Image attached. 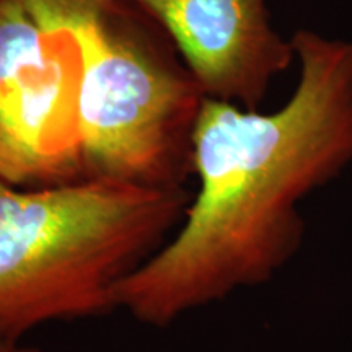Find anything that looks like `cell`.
Instances as JSON below:
<instances>
[{
  "label": "cell",
  "mask_w": 352,
  "mask_h": 352,
  "mask_svg": "<svg viewBox=\"0 0 352 352\" xmlns=\"http://www.w3.org/2000/svg\"><path fill=\"white\" fill-rule=\"evenodd\" d=\"M116 0H25L44 28L64 33L78 57L77 126L85 179L183 188L206 95L138 28Z\"/></svg>",
  "instance_id": "3"
},
{
  "label": "cell",
  "mask_w": 352,
  "mask_h": 352,
  "mask_svg": "<svg viewBox=\"0 0 352 352\" xmlns=\"http://www.w3.org/2000/svg\"><path fill=\"white\" fill-rule=\"evenodd\" d=\"M0 352H43L38 347L25 344L23 340H12V338L0 334Z\"/></svg>",
  "instance_id": "6"
},
{
  "label": "cell",
  "mask_w": 352,
  "mask_h": 352,
  "mask_svg": "<svg viewBox=\"0 0 352 352\" xmlns=\"http://www.w3.org/2000/svg\"><path fill=\"white\" fill-rule=\"evenodd\" d=\"M191 197L109 179L19 188L0 178V334L120 310L122 280L168 240Z\"/></svg>",
  "instance_id": "2"
},
{
  "label": "cell",
  "mask_w": 352,
  "mask_h": 352,
  "mask_svg": "<svg viewBox=\"0 0 352 352\" xmlns=\"http://www.w3.org/2000/svg\"><path fill=\"white\" fill-rule=\"evenodd\" d=\"M300 78L274 113L206 96L192 132L199 189L178 228L122 280L118 305L166 328L263 285L300 250L302 199L352 164V39L298 30Z\"/></svg>",
  "instance_id": "1"
},
{
  "label": "cell",
  "mask_w": 352,
  "mask_h": 352,
  "mask_svg": "<svg viewBox=\"0 0 352 352\" xmlns=\"http://www.w3.org/2000/svg\"><path fill=\"white\" fill-rule=\"evenodd\" d=\"M78 57L25 0H0V178L19 188L85 179L77 126Z\"/></svg>",
  "instance_id": "4"
},
{
  "label": "cell",
  "mask_w": 352,
  "mask_h": 352,
  "mask_svg": "<svg viewBox=\"0 0 352 352\" xmlns=\"http://www.w3.org/2000/svg\"><path fill=\"white\" fill-rule=\"evenodd\" d=\"M157 20L208 98L256 111L271 80L296 59L264 0H118Z\"/></svg>",
  "instance_id": "5"
}]
</instances>
